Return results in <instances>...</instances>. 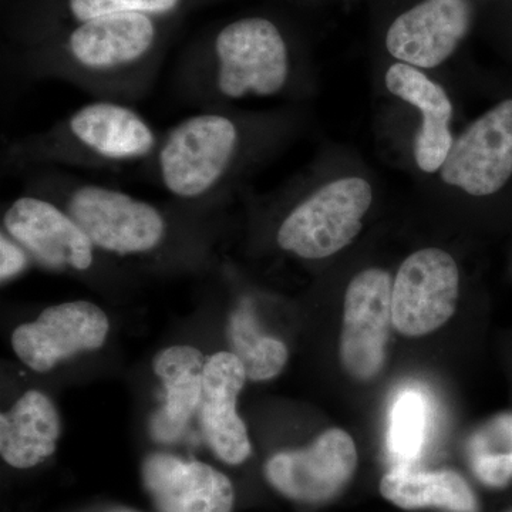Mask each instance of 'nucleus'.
Returning <instances> with one entry per match:
<instances>
[{"label":"nucleus","instance_id":"f257e3e1","mask_svg":"<svg viewBox=\"0 0 512 512\" xmlns=\"http://www.w3.org/2000/svg\"><path fill=\"white\" fill-rule=\"evenodd\" d=\"M241 148L237 121L220 113L188 117L171 128L158 148V174L165 190L197 200L225 180Z\"/></svg>","mask_w":512,"mask_h":512},{"label":"nucleus","instance_id":"f03ea898","mask_svg":"<svg viewBox=\"0 0 512 512\" xmlns=\"http://www.w3.org/2000/svg\"><path fill=\"white\" fill-rule=\"evenodd\" d=\"M372 204L373 188L365 178H336L289 212L276 241L284 251L308 261L329 258L355 241Z\"/></svg>","mask_w":512,"mask_h":512},{"label":"nucleus","instance_id":"7ed1b4c3","mask_svg":"<svg viewBox=\"0 0 512 512\" xmlns=\"http://www.w3.org/2000/svg\"><path fill=\"white\" fill-rule=\"evenodd\" d=\"M214 84L228 100L274 97L291 73L288 46L279 29L264 18L229 23L215 39Z\"/></svg>","mask_w":512,"mask_h":512},{"label":"nucleus","instance_id":"20e7f679","mask_svg":"<svg viewBox=\"0 0 512 512\" xmlns=\"http://www.w3.org/2000/svg\"><path fill=\"white\" fill-rule=\"evenodd\" d=\"M439 173L448 187L477 200L512 197V96L495 103L454 138Z\"/></svg>","mask_w":512,"mask_h":512},{"label":"nucleus","instance_id":"39448f33","mask_svg":"<svg viewBox=\"0 0 512 512\" xmlns=\"http://www.w3.org/2000/svg\"><path fill=\"white\" fill-rule=\"evenodd\" d=\"M64 210L94 247L121 256L146 254L163 242L164 215L150 202L97 184H76L66 192Z\"/></svg>","mask_w":512,"mask_h":512},{"label":"nucleus","instance_id":"423d86ee","mask_svg":"<svg viewBox=\"0 0 512 512\" xmlns=\"http://www.w3.org/2000/svg\"><path fill=\"white\" fill-rule=\"evenodd\" d=\"M460 269L440 248H423L407 256L392 289L393 326L409 338L440 329L456 313Z\"/></svg>","mask_w":512,"mask_h":512},{"label":"nucleus","instance_id":"0eeeda50","mask_svg":"<svg viewBox=\"0 0 512 512\" xmlns=\"http://www.w3.org/2000/svg\"><path fill=\"white\" fill-rule=\"evenodd\" d=\"M393 279L382 268H367L350 281L343 309L340 360L353 379H375L386 362L393 326Z\"/></svg>","mask_w":512,"mask_h":512},{"label":"nucleus","instance_id":"6e6552de","mask_svg":"<svg viewBox=\"0 0 512 512\" xmlns=\"http://www.w3.org/2000/svg\"><path fill=\"white\" fill-rule=\"evenodd\" d=\"M357 448L352 436L330 429L302 450L269 458L265 476L279 493L301 503H322L338 495L352 480Z\"/></svg>","mask_w":512,"mask_h":512},{"label":"nucleus","instance_id":"1a4fd4ad","mask_svg":"<svg viewBox=\"0 0 512 512\" xmlns=\"http://www.w3.org/2000/svg\"><path fill=\"white\" fill-rule=\"evenodd\" d=\"M3 228L47 268L86 271L93 264V242L69 212L45 198H16L3 215Z\"/></svg>","mask_w":512,"mask_h":512},{"label":"nucleus","instance_id":"9d476101","mask_svg":"<svg viewBox=\"0 0 512 512\" xmlns=\"http://www.w3.org/2000/svg\"><path fill=\"white\" fill-rule=\"evenodd\" d=\"M109 326L106 313L94 303H60L45 309L35 322L16 328L13 350L30 369L46 373L60 360L84 350L100 349Z\"/></svg>","mask_w":512,"mask_h":512},{"label":"nucleus","instance_id":"9b49d317","mask_svg":"<svg viewBox=\"0 0 512 512\" xmlns=\"http://www.w3.org/2000/svg\"><path fill=\"white\" fill-rule=\"evenodd\" d=\"M471 25L470 0H423L393 20L386 49L397 62L436 69L454 55Z\"/></svg>","mask_w":512,"mask_h":512},{"label":"nucleus","instance_id":"f8f14e48","mask_svg":"<svg viewBox=\"0 0 512 512\" xmlns=\"http://www.w3.org/2000/svg\"><path fill=\"white\" fill-rule=\"evenodd\" d=\"M66 133L74 146L109 163L143 160L157 148L148 121L131 107L111 101H94L74 111Z\"/></svg>","mask_w":512,"mask_h":512},{"label":"nucleus","instance_id":"ddd939ff","mask_svg":"<svg viewBox=\"0 0 512 512\" xmlns=\"http://www.w3.org/2000/svg\"><path fill=\"white\" fill-rule=\"evenodd\" d=\"M247 379L244 366L231 352L215 353L202 373V429L212 451L232 466L251 454L247 426L237 413L238 394Z\"/></svg>","mask_w":512,"mask_h":512},{"label":"nucleus","instance_id":"4468645a","mask_svg":"<svg viewBox=\"0 0 512 512\" xmlns=\"http://www.w3.org/2000/svg\"><path fill=\"white\" fill-rule=\"evenodd\" d=\"M143 480L161 512H231L234 487L208 464L153 454L143 464Z\"/></svg>","mask_w":512,"mask_h":512},{"label":"nucleus","instance_id":"2eb2a0df","mask_svg":"<svg viewBox=\"0 0 512 512\" xmlns=\"http://www.w3.org/2000/svg\"><path fill=\"white\" fill-rule=\"evenodd\" d=\"M384 84L390 94L420 111L414 160L423 173H439L454 143L450 127L454 107L446 89L431 80L423 70L400 62L389 67Z\"/></svg>","mask_w":512,"mask_h":512},{"label":"nucleus","instance_id":"dca6fc26","mask_svg":"<svg viewBox=\"0 0 512 512\" xmlns=\"http://www.w3.org/2000/svg\"><path fill=\"white\" fill-rule=\"evenodd\" d=\"M156 25L144 13L119 12L80 22L69 37L77 66L109 73L140 62L156 42Z\"/></svg>","mask_w":512,"mask_h":512},{"label":"nucleus","instance_id":"f3484780","mask_svg":"<svg viewBox=\"0 0 512 512\" xmlns=\"http://www.w3.org/2000/svg\"><path fill=\"white\" fill-rule=\"evenodd\" d=\"M204 355L192 346H171L154 359V372L165 387V403L151 420V436L173 443L200 409Z\"/></svg>","mask_w":512,"mask_h":512},{"label":"nucleus","instance_id":"a211bd4d","mask_svg":"<svg viewBox=\"0 0 512 512\" xmlns=\"http://www.w3.org/2000/svg\"><path fill=\"white\" fill-rule=\"evenodd\" d=\"M60 430L55 404L42 392L29 390L0 416V454L9 466L35 467L55 453Z\"/></svg>","mask_w":512,"mask_h":512},{"label":"nucleus","instance_id":"6ab92c4d","mask_svg":"<svg viewBox=\"0 0 512 512\" xmlns=\"http://www.w3.org/2000/svg\"><path fill=\"white\" fill-rule=\"evenodd\" d=\"M380 493L403 510L444 508L451 512H477L476 495L456 471H421L413 466L393 467L380 481Z\"/></svg>","mask_w":512,"mask_h":512},{"label":"nucleus","instance_id":"aec40b11","mask_svg":"<svg viewBox=\"0 0 512 512\" xmlns=\"http://www.w3.org/2000/svg\"><path fill=\"white\" fill-rule=\"evenodd\" d=\"M228 336L231 353L238 357L252 382L274 379L284 370L288 348L281 340L262 332L249 301H242L232 313Z\"/></svg>","mask_w":512,"mask_h":512},{"label":"nucleus","instance_id":"412c9836","mask_svg":"<svg viewBox=\"0 0 512 512\" xmlns=\"http://www.w3.org/2000/svg\"><path fill=\"white\" fill-rule=\"evenodd\" d=\"M431 404L417 387H404L390 410L387 450L394 467L413 466L419 460L429 436Z\"/></svg>","mask_w":512,"mask_h":512},{"label":"nucleus","instance_id":"4be33fe9","mask_svg":"<svg viewBox=\"0 0 512 512\" xmlns=\"http://www.w3.org/2000/svg\"><path fill=\"white\" fill-rule=\"evenodd\" d=\"M467 458L474 476L491 488L512 483V413L485 421L467 443Z\"/></svg>","mask_w":512,"mask_h":512},{"label":"nucleus","instance_id":"5701e85b","mask_svg":"<svg viewBox=\"0 0 512 512\" xmlns=\"http://www.w3.org/2000/svg\"><path fill=\"white\" fill-rule=\"evenodd\" d=\"M180 0H69V9L79 22L119 12L165 15L177 8Z\"/></svg>","mask_w":512,"mask_h":512},{"label":"nucleus","instance_id":"b1692460","mask_svg":"<svg viewBox=\"0 0 512 512\" xmlns=\"http://www.w3.org/2000/svg\"><path fill=\"white\" fill-rule=\"evenodd\" d=\"M28 252L8 235L0 237V278L2 282L18 276L28 265Z\"/></svg>","mask_w":512,"mask_h":512},{"label":"nucleus","instance_id":"393cba45","mask_svg":"<svg viewBox=\"0 0 512 512\" xmlns=\"http://www.w3.org/2000/svg\"><path fill=\"white\" fill-rule=\"evenodd\" d=\"M510 512H512V511H510Z\"/></svg>","mask_w":512,"mask_h":512}]
</instances>
